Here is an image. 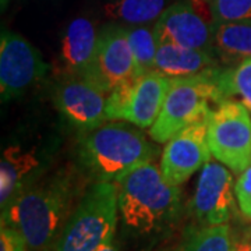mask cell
I'll return each mask as SVG.
<instances>
[{
  "instance_id": "19",
  "label": "cell",
  "mask_w": 251,
  "mask_h": 251,
  "mask_svg": "<svg viewBox=\"0 0 251 251\" xmlns=\"http://www.w3.org/2000/svg\"><path fill=\"white\" fill-rule=\"evenodd\" d=\"M127 32L134 54L137 77L155 72V60L159 45L153 28L151 29L148 27H134L127 29Z\"/></svg>"
},
{
  "instance_id": "12",
  "label": "cell",
  "mask_w": 251,
  "mask_h": 251,
  "mask_svg": "<svg viewBox=\"0 0 251 251\" xmlns=\"http://www.w3.org/2000/svg\"><path fill=\"white\" fill-rule=\"evenodd\" d=\"M137 77L135 60L126 28L110 27L98 35L97 57L91 82L110 92L119 84Z\"/></svg>"
},
{
  "instance_id": "17",
  "label": "cell",
  "mask_w": 251,
  "mask_h": 251,
  "mask_svg": "<svg viewBox=\"0 0 251 251\" xmlns=\"http://www.w3.org/2000/svg\"><path fill=\"white\" fill-rule=\"evenodd\" d=\"M218 53L226 60H246L251 57V21L219 23L214 32Z\"/></svg>"
},
{
  "instance_id": "20",
  "label": "cell",
  "mask_w": 251,
  "mask_h": 251,
  "mask_svg": "<svg viewBox=\"0 0 251 251\" xmlns=\"http://www.w3.org/2000/svg\"><path fill=\"white\" fill-rule=\"evenodd\" d=\"M233 237L229 225L205 226L198 230L184 247V251H230Z\"/></svg>"
},
{
  "instance_id": "11",
  "label": "cell",
  "mask_w": 251,
  "mask_h": 251,
  "mask_svg": "<svg viewBox=\"0 0 251 251\" xmlns=\"http://www.w3.org/2000/svg\"><path fill=\"white\" fill-rule=\"evenodd\" d=\"M108 92L82 78H69L56 91V105L75 128L90 133L106 120Z\"/></svg>"
},
{
  "instance_id": "5",
  "label": "cell",
  "mask_w": 251,
  "mask_h": 251,
  "mask_svg": "<svg viewBox=\"0 0 251 251\" xmlns=\"http://www.w3.org/2000/svg\"><path fill=\"white\" fill-rule=\"evenodd\" d=\"M119 197L115 181L92 184L73 211L54 251H97L113 240Z\"/></svg>"
},
{
  "instance_id": "16",
  "label": "cell",
  "mask_w": 251,
  "mask_h": 251,
  "mask_svg": "<svg viewBox=\"0 0 251 251\" xmlns=\"http://www.w3.org/2000/svg\"><path fill=\"white\" fill-rule=\"evenodd\" d=\"M39 166L34 151H24L21 147H7L0 161V204L4 211L10 202L25 188L28 177Z\"/></svg>"
},
{
  "instance_id": "10",
  "label": "cell",
  "mask_w": 251,
  "mask_h": 251,
  "mask_svg": "<svg viewBox=\"0 0 251 251\" xmlns=\"http://www.w3.org/2000/svg\"><path fill=\"white\" fill-rule=\"evenodd\" d=\"M193 212L205 226L226 224L234 208L233 176L218 161H208L201 169L191 201Z\"/></svg>"
},
{
  "instance_id": "1",
  "label": "cell",
  "mask_w": 251,
  "mask_h": 251,
  "mask_svg": "<svg viewBox=\"0 0 251 251\" xmlns=\"http://www.w3.org/2000/svg\"><path fill=\"white\" fill-rule=\"evenodd\" d=\"M75 191L70 175H53L38 184L24 188L3 211L1 222L23 234L29 250H54L74 211Z\"/></svg>"
},
{
  "instance_id": "7",
  "label": "cell",
  "mask_w": 251,
  "mask_h": 251,
  "mask_svg": "<svg viewBox=\"0 0 251 251\" xmlns=\"http://www.w3.org/2000/svg\"><path fill=\"white\" fill-rule=\"evenodd\" d=\"M171 78L152 72L119 84L108 94V120H123L140 128H151L161 113Z\"/></svg>"
},
{
  "instance_id": "14",
  "label": "cell",
  "mask_w": 251,
  "mask_h": 251,
  "mask_svg": "<svg viewBox=\"0 0 251 251\" xmlns=\"http://www.w3.org/2000/svg\"><path fill=\"white\" fill-rule=\"evenodd\" d=\"M98 35L88 18L73 20L66 28L62 41V70L72 78L91 81L97 57Z\"/></svg>"
},
{
  "instance_id": "18",
  "label": "cell",
  "mask_w": 251,
  "mask_h": 251,
  "mask_svg": "<svg viewBox=\"0 0 251 251\" xmlns=\"http://www.w3.org/2000/svg\"><path fill=\"white\" fill-rule=\"evenodd\" d=\"M165 10V0H113L105 4L106 17L131 25L158 20Z\"/></svg>"
},
{
  "instance_id": "8",
  "label": "cell",
  "mask_w": 251,
  "mask_h": 251,
  "mask_svg": "<svg viewBox=\"0 0 251 251\" xmlns=\"http://www.w3.org/2000/svg\"><path fill=\"white\" fill-rule=\"evenodd\" d=\"M48 64L34 46L16 32L0 38V92L1 100L14 99L45 77Z\"/></svg>"
},
{
  "instance_id": "15",
  "label": "cell",
  "mask_w": 251,
  "mask_h": 251,
  "mask_svg": "<svg viewBox=\"0 0 251 251\" xmlns=\"http://www.w3.org/2000/svg\"><path fill=\"white\" fill-rule=\"evenodd\" d=\"M215 69V59L208 49L161 44L158 46L155 72L169 78L188 77Z\"/></svg>"
},
{
  "instance_id": "6",
  "label": "cell",
  "mask_w": 251,
  "mask_h": 251,
  "mask_svg": "<svg viewBox=\"0 0 251 251\" xmlns=\"http://www.w3.org/2000/svg\"><path fill=\"white\" fill-rule=\"evenodd\" d=\"M208 144L212 156L234 173L251 166V116L243 102L218 103L208 117Z\"/></svg>"
},
{
  "instance_id": "26",
  "label": "cell",
  "mask_w": 251,
  "mask_h": 251,
  "mask_svg": "<svg viewBox=\"0 0 251 251\" xmlns=\"http://www.w3.org/2000/svg\"><path fill=\"white\" fill-rule=\"evenodd\" d=\"M97 251H117V249L115 247L113 242H108V243H105V244H102Z\"/></svg>"
},
{
  "instance_id": "3",
  "label": "cell",
  "mask_w": 251,
  "mask_h": 251,
  "mask_svg": "<svg viewBox=\"0 0 251 251\" xmlns=\"http://www.w3.org/2000/svg\"><path fill=\"white\" fill-rule=\"evenodd\" d=\"M156 151L140 127L109 120L90 133L81 145V159L99 180L115 181L133 168L152 161Z\"/></svg>"
},
{
  "instance_id": "9",
  "label": "cell",
  "mask_w": 251,
  "mask_h": 251,
  "mask_svg": "<svg viewBox=\"0 0 251 251\" xmlns=\"http://www.w3.org/2000/svg\"><path fill=\"white\" fill-rule=\"evenodd\" d=\"M208 117L184 127L166 143L161 159L163 176L175 186L187 181L211 161L208 144Z\"/></svg>"
},
{
  "instance_id": "2",
  "label": "cell",
  "mask_w": 251,
  "mask_h": 251,
  "mask_svg": "<svg viewBox=\"0 0 251 251\" xmlns=\"http://www.w3.org/2000/svg\"><path fill=\"white\" fill-rule=\"evenodd\" d=\"M119 212L131 232L148 234L173 222L180 206L179 186L163 176L161 165L141 163L115 180Z\"/></svg>"
},
{
  "instance_id": "25",
  "label": "cell",
  "mask_w": 251,
  "mask_h": 251,
  "mask_svg": "<svg viewBox=\"0 0 251 251\" xmlns=\"http://www.w3.org/2000/svg\"><path fill=\"white\" fill-rule=\"evenodd\" d=\"M230 251H251V237L249 234H246L242 239H236L233 240L232 249Z\"/></svg>"
},
{
  "instance_id": "24",
  "label": "cell",
  "mask_w": 251,
  "mask_h": 251,
  "mask_svg": "<svg viewBox=\"0 0 251 251\" xmlns=\"http://www.w3.org/2000/svg\"><path fill=\"white\" fill-rule=\"evenodd\" d=\"M27 243L23 234L14 227L1 222L0 230V251H25Z\"/></svg>"
},
{
  "instance_id": "4",
  "label": "cell",
  "mask_w": 251,
  "mask_h": 251,
  "mask_svg": "<svg viewBox=\"0 0 251 251\" xmlns=\"http://www.w3.org/2000/svg\"><path fill=\"white\" fill-rule=\"evenodd\" d=\"M222 72L211 69L188 77L171 78V87L156 122L150 128L155 143H168L184 127L209 116L211 103H221L225 99Z\"/></svg>"
},
{
  "instance_id": "23",
  "label": "cell",
  "mask_w": 251,
  "mask_h": 251,
  "mask_svg": "<svg viewBox=\"0 0 251 251\" xmlns=\"http://www.w3.org/2000/svg\"><path fill=\"white\" fill-rule=\"evenodd\" d=\"M234 196L242 214L251 221V166L243 172L236 181Z\"/></svg>"
},
{
  "instance_id": "21",
  "label": "cell",
  "mask_w": 251,
  "mask_h": 251,
  "mask_svg": "<svg viewBox=\"0 0 251 251\" xmlns=\"http://www.w3.org/2000/svg\"><path fill=\"white\" fill-rule=\"evenodd\" d=\"M222 88L227 98L233 95L251 112V57L239 63L233 70L222 72Z\"/></svg>"
},
{
  "instance_id": "13",
  "label": "cell",
  "mask_w": 251,
  "mask_h": 251,
  "mask_svg": "<svg viewBox=\"0 0 251 251\" xmlns=\"http://www.w3.org/2000/svg\"><path fill=\"white\" fill-rule=\"evenodd\" d=\"M153 32L158 45L208 49L214 42V32L197 10L186 3H176L163 10L155 23Z\"/></svg>"
},
{
  "instance_id": "22",
  "label": "cell",
  "mask_w": 251,
  "mask_h": 251,
  "mask_svg": "<svg viewBox=\"0 0 251 251\" xmlns=\"http://www.w3.org/2000/svg\"><path fill=\"white\" fill-rule=\"evenodd\" d=\"M212 14L218 23L251 21V0H214Z\"/></svg>"
},
{
  "instance_id": "27",
  "label": "cell",
  "mask_w": 251,
  "mask_h": 251,
  "mask_svg": "<svg viewBox=\"0 0 251 251\" xmlns=\"http://www.w3.org/2000/svg\"><path fill=\"white\" fill-rule=\"evenodd\" d=\"M7 3H9V0H1V9H4L7 6Z\"/></svg>"
}]
</instances>
